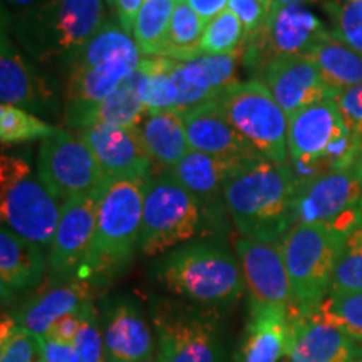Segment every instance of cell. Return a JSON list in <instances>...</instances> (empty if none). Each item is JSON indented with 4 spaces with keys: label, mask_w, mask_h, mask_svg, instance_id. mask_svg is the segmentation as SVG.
Listing matches in <instances>:
<instances>
[{
    "label": "cell",
    "mask_w": 362,
    "mask_h": 362,
    "mask_svg": "<svg viewBox=\"0 0 362 362\" xmlns=\"http://www.w3.org/2000/svg\"><path fill=\"white\" fill-rule=\"evenodd\" d=\"M296 193L291 166L260 156L228 176L221 200L242 237L280 242L293 225Z\"/></svg>",
    "instance_id": "cell-1"
},
{
    "label": "cell",
    "mask_w": 362,
    "mask_h": 362,
    "mask_svg": "<svg viewBox=\"0 0 362 362\" xmlns=\"http://www.w3.org/2000/svg\"><path fill=\"white\" fill-rule=\"evenodd\" d=\"M141 51L123 27L107 22L71 59L66 79V121L74 129L141 64Z\"/></svg>",
    "instance_id": "cell-2"
},
{
    "label": "cell",
    "mask_w": 362,
    "mask_h": 362,
    "mask_svg": "<svg viewBox=\"0 0 362 362\" xmlns=\"http://www.w3.org/2000/svg\"><path fill=\"white\" fill-rule=\"evenodd\" d=\"M106 0H42L13 22L21 47L35 61L69 64L107 19Z\"/></svg>",
    "instance_id": "cell-3"
},
{
    "label": "cell",
    "mask_w": 362,
    "mask_h": 362,
    "mask_svg": "<svg viewBox=\"0 0 362 362\" xmlns=\"http://www.w3.org/2000/svg\"><path fill=\"white\" fill-rule=\"evenodd\" d=\"M148 176L106 180L99 189L96 232L81 279L115 277L131 264L139 250Z\"/></svg>",
    "instance_id": "cell-4"
},
{
    "label": "cell",
    "mask_w": 362,
    "mask_h": 362,
    "mask_svg": "<svg viewBox=\"0 0 362 362\" xmlns=\"http://www.w3.org/2000/svg\"><path fill=\"white\" fill-rule=\"evenodd\" d=\"M158 284L202 307L235 304L243 293L242 267L226 248L198 242L165 253L155 267Z\"/></svg>",
    "instance_id": "cell-5"
},
{
    "label": "cell",
    "mask_w": 362,
    "mask_h": 362,
    "mask_svg": "<svg viewBox=\"0 0 362 362\" xmlns=\"http://www.w3.org/2000/svg\"><path fill=\"white\" fill-rule=\"evenodd\" d=\"M288 166L297 187L356 161L362 143L351 133L334 99H325L288 119Z\"/></svg>",
    "instance_id": "cell-6"
},
{
    "label": "cell",
    "mask_w": 362,
    "mask_h": 362,
    "mask_svg": "<svg viewBox=\"0 0 362 362\" xmlns=\"http://www.w3.org/2000/svg\"><path fill=\"white\" fill-rule=\"evenodd\" d=\"M342 230L325 223H296L280 240L292 287V317L314 312L332 287Z\"/></svg>",
    "instance_id": "cell-7"
},
{
    "label": "cell",
    "mask_w": 362,
    "mask_h": 362,
    "mask_svg": "<svg viewBox=\"0 0 362 362\" xmlns=\"http://www.w3.org/2000/svg\"><path fill=\"white\" fill-rule=\"evenodd\" d=\"M62 203L40 181L22 156L0 160V214L2 225L39 247H51L61 218Z\"/></svg>",
    "instance_id": "cell-8"
},
{
    "label": "cell",
    "mask_w": 362,
    "mask_h": 362,
    "mask_svg": "<svg viewBox=\"0 0 362 362\" xmlns=\"http://www.w3.org/2000/svg\"><path fill=\"white\" fill-rule=\"evenodd\" d=\"M156 362H226L218 320L208 307L160 298L151 304Z\"/></svg>",
    "instance_id": "cell-9"
},
{
    "label": "cell",
    "mask_w": 362,
    "mask_h": 362,
    "mask_svg": "<svg viewBox=\"0 0 362 362\" xmlns=\"http://www.w3.org/2000/svg\"><path fill=\"white\" fill-rule=\"evenodd\" d=\"M202 203L173 175L149 173L144 188L139 252L146 257L166 253L200 232Z\"/></svg>",
    "instance_id": "cell-10"
},
{
    "label": "cell",
    "mask_w": 362,
    "mask_h": 362,
    "mask_svg": "<svg viewBox=\"0 0 362 362\" xmlns=\"http://www.w3.org/2000/svg\"><path fill=\"white\" fill-rule=\"evenodd\" d=\"M216 103L228 123L262 156L288 165V117L260 79L238 81Z\"/></svg>",
    "instance_id": "cell-11"
},
{
    "label": "cell",
    "mask_w": 362,
    "mask_h": 362,
    "mask_svg": "<svg viewBox=\"0 0 362 362\" xmlns=\"http://www.w3.org/2000/svg\"><path fill=\"white\" fill-rule=\"evenodd\" d=\"M362 208V153L356 161L297 187L293 225L325 223L344 233L359 218Z\"/></svg>",
    "instance_id": "cell-12"
},
{
    "label": "cell",
    "mask_w": 362,
    "mask_h": 362,
    "mask_svg": "<svg viewBox=\"0 0 362 362\" xmlns=\"http://www.w3.org/2000/svg\"><path fill=\"white\" fill-rule=\"evenodd\" d=\"M37 175L62 205L71 198L96 194L106 183L90 149L66 129H57L40 144Z\"/></svg>",
    "instance_id": "cell-13"
},
{
    "label": "cell",
    "mask_w": 362,
    "mask_h": 362,
    "mask_svg": "<svg viewBox=\"0 0 362 362\" xmlns=\"http://www.w3.org/2000/svg\"><path fill=\"white\" fill-rule=\"evenodd\" d=\"M327 33L322 21L305 6H285L272 11L260 33L247 37L243 56L262 71L279 57L304 56Z\"/></svg>",
    "instance_id": "cell-14"
},
{
    "label": "cell",
    "mask_w": 362,
    "mask_h": 362,
    "mask_svg": "<svg viewBox=\"0 0 362 362\" xmlns=\"http://www.w3.org/2000/svg\"><path fill=\"white\" fill-rule=\"evenodd\" d=\"M96 205L98 193L71 198L62 205L47 253L49 270L59 282L81 279L96 232Z\"/></svg>",
    "instance_id": "cell-15"
},
{
    "label": "cell",
    "mask_w": 362,
    "mask_h": 362,
    "mask_svg": "<svg viewBox=\"0 0 362 362\" xmlns=\"http://www.w3.org/2000/svg\"><path fill=\"white\" fill-rule=\"evenodd\" d=\"M250 305L279 307L292 314V287L279 242L242 237L235 243Z\"/></svg>",
    "instance_id": "cell-16"
},
{
    "label": "cell",
    "mask_w": 362,
    "mask_h": 362,
    "mask_svg": "<svg viewBox=\"0 0 362 362\" xmlns=\"http://www.w3.org/2000/svg\"><path fill=\"white\" fill-rule=\"evenodd\" d=\"M90 149L106 180L148 176L151 158L138 128L112 124H89L76 131Z\"/></svg>",
    "instance_id": "cell-17"
},
{
    "label": "cell",
    "mask_w": 362,
    "mask_h": 362,
    "mask_svg": "<svg viewBox=\"0 0 362 362\" xmlns=\"http://www.w3.org/2000/svg\"><path fill=\"white\" fill-rule=\"evenodd\" d=\"M243 49L226 56H198L175 61L173 81L178 90L176 110L187 112L206 103H214L230 86L237 84V72Z\"/></svg>",
    "instance_id": "cell-18"
},
{
    "label": "cell",
    "mask_w": 362,
    "mask_h": 362,
    "mask_svg": "<svg viewBox=\"0 0 362 362\" xmlns=\"http://www.w3.org/2000/svg\"><path fill=\"white\" fill-rule=\"evenodd\" d=\"M264 83L288 119L298 111L336 94L324 83L310 56H288L272 61L262 71Z\"/></svg>",
    "instance_id": "cell-19"
},
{
    "label": "cell",
    "mask_w": 362,
    "mask_h": 362,
    "mask_svg": "<svg viewBox=\"0 0 362 362\" xmlns=\"http://www.w3.org/2000/svg\"><path fill=\"white\" fill-rule=\"evenodd\" d=\"M106 362L156 361V337L148 319L131 298H117L103 324Z\"/></svg>",
    "instance_id": "cell-20"
},
{
    "label": "cell",
    "mask_w": 362,
    "mask_h": 362,
    "mask_svg": "<svg viewBox=\"0 0 362 362\" xmlns=\"http://www.w3.org/2000/svg\"><path fill=\"white\" fill-rule=\"evenodd\" d=\"M183 115L189 148L221 160L247 163L262 155L228 123L218 103H206Z\"/></svg>",
    "instance_id": "cell-21"
},
{
    "label": "cell",
    "mask_w": 362,
    "mask_h": 362,
    "mask_svg": "<svg viewBox=\"0 0 362 362\" xmlns=\"http://www.w3.org/2000/svg\"><path fill=\"white\" fill-rule=\"evenodd\" d=\"M89 304H93V291H90L89 280H64L25 302L12 315V320L35 336L44 337L57 320L83 310Z\"/></svg>",
    "instance_id": "cell-22"
},
{
    "label": "cell",
    "mask_w": 362,
    "mask_h": 362,
    "mask_svg": "<svg viewBox=\"0 0 362 362\" xmlns=\"http://www.w3.org/2000/svg\"><path fill=\"white\" fill-rule=\"evenodd\" d=\"M293 336L288 362H349L356 342L319 309L292 317Z\"/></svg>",
    "instance_id": "cell-23"
},
{
    "label": "cell",
    "mask_w": 362,
    "mask_h": 362,
    "mask_svg": "<svg viewBox=\"0 0 362 362\" xmlns=\"http://www.w3.org/2000/svg\"><path fill=\"white\" fill-rule=\"evenodd\" d=\"M292 336L291 312L279 307L250 305L240 362H280L288 357Z\"/></svg>",
    "instance_id": "cell-24"
},
{
    "label": "cell",
    "mask_w": 362,
    "mask_h": 362,
    "mask_svg": "<svg viewBox=\"0 0 362 362\" xmlns=\"http://www.w3.org/2000/svg\"><path fill=\"white\" fill-rule=\"evenodd\" d=\"M47 257L42 247L19 237L11 228L2 225L0 230V285L2 297L16 296L34 287L42 279Z\"/></svg>",
    "instance_id": "cell-25"
},
{
    "label": "cell",
    "mask_w": 362,
    "mask_h": 362,
    "mask_svg": "<svg viewBox=\"0 0 362 362\" xmlns=\"http://www.w3.org/2000/svg\"><path fill=\"white\" fill-rule=\"evenodd\" d=\"M138 129L151 161L166 171L173 170L192 149L178 110L148 112Z\"/></svg>",
    "instance_id": "cell-26"
},
{
    "label": "cell",
    "mask_w": 362,
    "mask_h": 362,
    "mask_svg": "<svg viewBox=\"0 0 362 362\" xmlns=\"http://www.w3.org/2000/svg\"><path fill=\"white\" fill-rule=\"evenodd\" d=\"M243 163L221 160V158L205 155V153L189 149L170 173L197 198L198 202L208 203L223 194L225 181Z\"/></svg>",
    "instance_id": "cell-27"
},
{
    "label": "cell",
    "mask_w": 362,
    "mask_h": 362,
    "mask_svg": "<svg viewBox=\"0 0 362 362\" xmlns=\"http://www.w3.org/2000/svg\"><path fill=\"white\" fill-rule=\"evenodd\" d=\"M307 56L315 62L324 83L334 94L362 83V52L334 33L327 30Z\"/></svg>",
    "instance_id": "cell-28"
},
{
    "label": "cell",
    "mask_w": 362,
    "mask_h": 362,
    "mask_svg": "<svg viewBox=\"0 0 362 362\" xmlns=\"http://www.w3.org/2000/svg\"><path fill=\"white\" fill-rule=\"evenodd\" d=\"M45 89L39 79L34 78L29 64L17 51L12 39L2 33V51H0V101L19 107H39Z\"/></svg>",
    "instance_id": "cell-29"
},
{
    "label": "cell",
    "mask_w": 362,
    "mask_h": 362,
    "mask_svg": "<svg viewBox=\"0 0 362 362\" xmlns=\"http://www.w3.org/2000/svg\"><path fill=\"white\" fill-rule=\"evenodd\" d=\"M143 79L144 69L139 64L128 79L123 81L117 89L107 96L99 106L94 107L84 119V126L89 124H112L123 128H139L144 116L148 115L143 101ZM81 129V128H79Z\"/></svg>",
    "instance_id": "cell-30"
},
{
    "label": "cell",
    "mask_w": 362,
    "mask_h": 362,
    "mask_svg": "<svg viewBox=\"0 0 362 362\" xmlns=\"http://www.w3.org/2000/svg\"><path fill=\"white\" fill-rule=\"evenodd\" d=\"M178 0H144L134 24L133 39L148 57L161 56Z\"/></svg>",
    "instance_id": "cell-31"
},
{
    "label": "cell",
    "mask_w": 362,
    "mask_h": 362,
    "mask_svg": "<svg viewBox=\"0 0 362 362\" xmlns=\"http://www.w3.org/2000/svg\"><path fill=\"white\" fill-rule=\"evenodd\" d=\"M144 69L143 101L148 112L176 110L178 90L173 81L175 59L170 57H144L141 61Z\"/></svg>",
    "instance_id": "cell-32"
},
{
    "label": "cell",
    "mask_w": 362,
    "mask_h": 362,
    "mask_svg": "<svg viewBox=\"0 0 362 362\" xmlns=\"http://www.w3.org/2000/svg\"><path fill=\"white\" fill-rule=\"evenodd\" d=\"M205 22L188 6L187 0H178L161 56L175 59V61L193 59L205 33Z\"/></svg>",
    "instance_id": "cell-33"
},
{
    "label": "cell",
    "mask_w": 362,
    "mask_h": 362,
    "mask_svg": "<svg viewBox=\"0 0 362 362\" xmlns=\"http://www.w3.org/2000/svg\"><path fill=\"white\" fill-rule=\"evenodd\" d=\"M330 292H362V208L344 235Z\"/></svg>",
    "instance_id": "cell-34"
},
{
    "label": "cell",
    "mask_w": 362,
    "mask_h": 362,
    "mask_svg": "<svg viewBox=\"0 0 362 362\" xmlns=\"http://www.w3.org/2000/svg\"><path fill=\"white\" fill-rule=\"evenodd\" d=\"M243 42H245V29L238 17L226 8L206 24L194 57L235 54L242 51Z\"/></svg>",
    "instance_id": "cell-35"
},
{
    "label": "cell",
    "mask_w": 362,
    "mask_h": 362,
    "mask_svg": "<svg viewBox=\"0 0 362 362\" xmlns=\"http://www.w3.org/2000/svg\"><path fill=\"white\" fill-rule=\"evenodd\" d=\"M57 128L45 123L24 107L2 104L0 106V139L4 144H19L34 139H45Z\"/></svg>",
    "instance_id": "cell-36"
},
{
    "label": "cell",
    "mask_w": 362,
    "mask_h": 362,
    "mask_svg": "<svg viewBox=\"0 0 362 362\" xmlns=\"http://www.w3.org/2000/svg\"><path fill=\"white\" fill-rule=\"evenodd\" d=\"M317 309L347 337L362 342V292H330Z\"/></svg>",
    "instance_id": "cell-37"
},
{
    "label": "cell",
    "mask_w": 362,
    "mask_h": 362,
    "mask_svg": "<svg viewBox=\"0 0 362 362\" xmlns=\"http://www.w3.org/2000/svg\"><path fill=\"white\" fill-rule=\"evenodd\" d=\"M39 336L4 317L0 336V362H39Z\"/></svg>",
    "instance_id": "cell-38"
},
{
    "label": "cell",
    "mask_w": 362,
    "mask_h": 362,
    "mask_svg": "<svg viewBox=\"0 0 362 362\" xmlns=\"http://www.w3.org/2000/svg\"><path fill=\"white\" fill-rule=\"evenodd\" d=\"M325 11L332 17V33L362 52V0H330L325 4Z\"/></svg>",
    "instance_id": "cell-39"
},
{
    "label": "cell",
    "mask_w": 362,
    "mask_h": 362,
    "mask_svg": "<svg viewBox=\"0 0 362 362\" xmlns=\"http://www.w3.org/2000/svg\"><path fill=\"white\" fill-rule=\"evenodd\" d=\"M74 347L79 352L81 362H106L104 359L103 330L98 324L96 310L86 317L78 337L74 339Z\"/></svg>",
    "instance_id": "cell-40"
},
{
    "label": "cell",
    "mask_w": 362,
    "mask_h": 362,
    "mask_svg": "<svg viewBox=\"0 0 362 362\" xmlns=\"http://www.w3.org/2000/svg\"><path fill=\"white\" fill-rule=\"evenodd\" d=\"M332 99L347 128L362 143V83L341 90Z\"/></svg>",
    "instance_id": "cell-41"
},
{
    "label": "cell",
    "mask_w": 362,
    "mask_h": 362,
    "mask_svg": "<svg viewBox=\"0 0 362 362\" xmlns=\"http://www.w3.org/2000/svg\"><path fill=\"white\" fill-rule=\"evenodd\" d=\"M230 12H233L245 29V39L260 33L269 19L270 11L264 0H228Z\"/></svg>",
    "instance_id": "cell-42"
},
{
    "label": "cell",
    "mask_w": 362,
    "mask_h": 362,
    "mask_svg": "<svg viewBox=\"0 0 362 362\" xmlns=\"http://www.w3.org/2000/svg\"><path fill=\"white\" fill-rule=\"evenodd\" d=\"M93 310H94V305L89 304L88 307H84L83 310L62 317L61 320H57V322L49 329V332L45 334L44 337L54 339V341H59V342H74V339L78 337L81 327H83L86 317H88Z\"/></svg>",
    "instance_id": "cell-43"
},
{
    "label": "cell",
    "mask_w": 362,
    "mask_h": 362,
    "mask_svg": "<svg viewBox=\"0 0 362 362\" xmlns=\"http://www.w3.org/2000/svg\"><path fill=\"white\" fill-rule=\"evenodd\" d=\"M39 362H81L79 352L72 342L39 337Z\"/></svg>",
    "instance_id": "cell-44"
},
{
    "label": "cell",
    "mask_w": 362,
    "mask_h": 362,
    "mask_svg": "<svg viewBox=\"0 0 362 362\" xmlns=\"http://www.w3.org/2000/svg\"><path fill=\"white\" fill-rule=\"evenodd\" d=\"M144 0H116V17L119 25L123 27L126 34H129L133 37L134 33V24L138 19V13L141 11Z\"/></svg>",
    "instance_id": "cell-45"
},
{
    "label": "cell",
    "mask_w": 362,
    "mask_h": 362,
    "mask_svg": "<svg viewBox=\"0 0 362 362\" xmlns=\"http://www.w3.org/2000/svg\"><path fill=\"white\" fill-rule=\"evenodd\" d=\"M187 2L202 17L205 24L214 21L216 16H220L228 7V0H187Z\"/></svg>",
    "instance_id": "cell-46"
},
{
    "label": "cell",
    "mask_w": 362,
    "mask_h": 362,
    "mask_svg": "<svg viewBox=\"0 0 362 362\" xmlns=\"http://www.w3.org/2000/svg\"><path fill=\"white\" fill-rule=\"evenodd\" d=\"M42 2V0H7V4L13 8H17V11H25V8L35 6V4Z\"/></svg>",
    "instance_id": "cell-47"
},
{
    "label": "cell",
    "mask_w": 362,
    "mask_h": 362,
    "mask_svg": "<svg viewBox=\"0 0 362 362\" xmlns=\"http://www.w3.org/2000/svg\"><path fill=\"white\" fill-rule=\"evenodd\" d=\"M307 2H314V0H274V4H272V11H277V8L285 7V6H305Z\"/></svg>",
    "instance_id": "cell-48"
},
{
    "label": "cell",
    "mask_w": 362,
    "mask_h": 362,
    "mask_svg": "<svg viewBox=\"0 0 362 362\" xmlns=\"http://www.w3.org/2000/svg\"><path fill=\"white\" fill-rule=\"evenodd\" d=\"M349 362H362V346L356 347V351L352 352Z\"/></svg>",
    "instance_id": "cell-49"
},
{
    "label": "cell",
    "mask_w": 362,
    "mask_h": 362,
    "mask_svg": "<svg viewBox=\"0 0 362 362\" xmlns=\"http://www.w3.org/2000/svg\"><path fill=\"white\" fill-rule=\"evenodd\" d=\"M106 4H107V7H110L111 11L115 12V8H116V0H106Z\"/></svg>",
    "instance_id": "cell-50"
},
{
    "label": "cell",
    "mask_w": 362,
    "mask_h": 362,
    "mask_svg": "<svg viewBox=\"0 0 362 362\" xmlns=\"http://www.w3.org/2000/svg\"><path fill=\"white\" fill-rule=\"evenodd\" d=\"M264 4L267 6V8H269V11H272V4H274V0H264Z\"/></svg>",
    "instance_id": "cell-51"
},
{
    "label": "cell",
    "mask_w": 362,
    "mask_h": 362,
    "mask_svg": "<svg viewBox=\"0 0 362 362\" xmlns=\"http://www.w3.org/2000/svg\"><path fill=\"white\" fill-rule=\"evenodd\" d=\"M146 362H156V361H146Z\"/></svg>",
    "instance_id": "cell-52"
}]
</instances>
